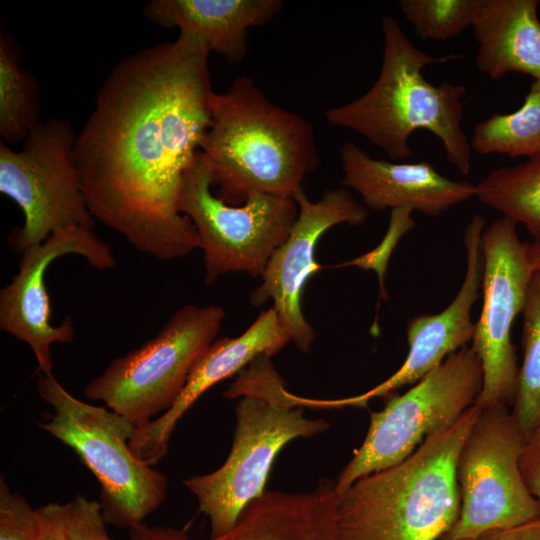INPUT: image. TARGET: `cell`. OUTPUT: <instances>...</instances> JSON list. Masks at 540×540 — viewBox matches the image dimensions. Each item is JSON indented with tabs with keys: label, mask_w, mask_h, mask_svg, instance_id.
<instances>
[{
	"label": "cell",
	"mask_w": 540,
	"mask_h": 540,
	"mask_svg": "<svg viewBox=\"0 0 540 540\" xmlns=\"http://www.w3.org/2000/svg\"><path fill=\"white\" fill-rule=\"evenodd\" d=\"M524 443L507 406L482 408L457 460L459 516L440 540H475L540 517L520 471Z\"/></svg>",
	"instance_id": "obj_11"
},
{
	"label": "cell",
	"mask_w": 540,
	"mask_h": 540,
	"mask_svg": "<svg viewBox=\"0 0 540 540\" xmlns=\"http://www.w3.org/2000/svg\"><path fill=\"white\" fill-rule=\"evenodd\" d=\"M289 342L291 336L273 307L262 311L241 335L216 339L195 363L175 404L135 428L129 441L134 455L150 466L158 463L167 454L178 421L208 389L239 373L258 356H273Z\"/></svg>",
	"instance_id": "obj_16"
},
{
	"label": "cell",
	"mask_w": 540,
	"mask_h": 540,
	"mask_svg": "<svg viewBox=\"0 0 540 540\" xmlns=\"http://www.w3.org/2000/svg\"><path fill=\"white\" fill-rule=\"evenodd\" d=\"M200 153L215 195L235 206L256 194L292 197L319 163L311 124L274 105L248 76L214 92Z\"/></svg>",
	"instance_id": "obj_2"
},
{
	"label": "cell",
	"mask_w": 540,
	"mask_h": 540,
	"mask_svg": "<svg viewBox=\"0 0 540 540\" xmlns=\"http://www.w3.org/2000/svg\"><path fill=\"white\" fill-rule=\"evenodd\" d=\"M210 52L199 37L179 34L121 59L76 134L93 218L163 261L200 248L178 200L211 120Z\"/></svg>",
	"instance_id": "obj_1"
},
{
	"label": "cell",
	"mask_w": 540,
	"mask_h": 540,
	"mask_svg": "<svg viewBox=\"0 0 540 540\" xmlns=\"http://www.w3.org/2000/svg\"><path fill=\"white\" fill-rule=\"evenodd\" d=\"M76 133L63 118L40 121L20 150L0 142V192L24 215L23 225L8 237L22 254L53 233L81 226L94 229L74 156Z\"/></svg>",
	"instance_id": "obj_9"
},
{
	"label": "cell",
	"mask_w": 540,
	"mask_h": 540,
	"mask_svg": "<svg viewBox=\"0 0 540 540\" xmlns=\"http://www.w3.org/2000/svg\"><path fill=\"white\" fill-rule=\"evenodd\" d=\"M63 512L69 540H113L106 531L100 502L77 494L63 504Z\"/></svg>",
	"instance_id": "obj_28"
},
{
	"label": "cell",
	"mask_w": 540,
	"mask_h": 540,
	"mask_svg": "<svg viewBox=\"0 0 540 540\" xmlns=\"http://www.w3.org/2000/svg\"><path fill=\"white\" fill-rule=\"evenodd\" d=\"M520 471L529 492L540 500V426L525 437Z\"/></svg>",
	"instance_id": "obj_29"
},
{
	"label": "cell",
	"mask_w": 540,
	"mask_h": 540,
	"mask_svg": "<svg viewBox=\"0 0 540 540\" xmlns=\"http://www.w3.org/2000/svg\"><path fill=\"white\" fill-rule=\"evenodd\" d=\"M414 210L410 207H401L391 210L387 232L374 250L346 261L337 267L357 266L363 270H374L378 275L380 298L387 299L384 277L388 260L402 236L415 228L416 223L412 217Z\"/></svg>",
	"instance_id": "obj_26"
},
{
	"label": "cell",
	"mask_w": 540,
	"mask_h": 540,
	"mask_svg": "<svg viewBox=\"0 0 540 540\" xmlns=\"http://www.w3.org/2000/svg\"><path fill=\"white\" fill-rule=\"evenodd\" d=\"M37 391L53 409L37 425L74 450L95 476L106 523L119 528L143 523L164 502L168 479L130 449L136 427L109 408L74 397L53 374L38 373Z\"/></svg>",
	"instance_id": "obj_6"
},
{
	"label": "cell",
	"mask_w": 540,
	"mask_h": 540,
	"mask_svg": "<svg viewBox=\"0 0 540 540\" xmlns=\"http://www.w3.org/2000/svg\"><path fill=\"white\" fill-rule=\"evenodd\" d=\"M69 254L85 258L98 270L112 269L116 263L110 246L94 229L73 226L53 233L43 243L24 251L17 273L0 290V328L29 345L41 374H53L51 346L70 343L75 336L70 317L57 326L51 323L45 283L49 266Z\"/></svg>",
	"instance_id": "obj_14"
},
{
	"label": "cell",
	"mask_w": 540,
	"mask_h": 540,
	"mask_svg": "<svg viewBox=\"0 0 540 540\" xmlns=\"http://www.w3.org/2000/svg\"><path fill=\"white\" fill-rule=\"evenodd\" d=\"M292 197L298 205L297 219L285 242L272 254L261 284L251 292L249 301L261 307L272 300L292 342L299 351L307 353L315 335L303 315L301 297L310 277L324 269L315 260L317 243L338 224H362L368 211L347 188L327 190L318 201L310 200L303 188Z\"/></svg>",
	"instance_id": "obj_13"
},
{
	"label": "cell",
	"mask_w": 540,
	"mask_h": 540,
	"mask_svg": "<svg viewBox=\"0 0 540 540\" xmlns=\"http://www.w3.org/2000/svg\"><path fill=\"white\" fill-rule=\"evenodd\" d=\"M38 87L21 65L20 51L9 34L0 36V135L7 145L24 142L40 122Z\"/></svg>",
	"instance_id": "obj_22"
},
{
	"label": "cell",
	"mask_w": 540,
	"mask_h": 540,
	"mask_svg": "<svg viewBox=\"0 0 540 540\" xmlns=\"http://www.w3.org/2000/svg\"><path fill=\"white\" fill-rule=\"evenodd\" d=\"M522 313L523 360L512 416L526 437L540 426V270L533 272Z\"/></svg>",
	"instance_id": "obj_24"
},
{
	"label": "cell",
	"mask_w": 540,
	"mask_h": 540,
	"mask_svg": "<svg viewBox=\"0 0 540 540\" xmlns=\"http://www.w3.org/2000/svg\"><path fill=\"white\" fill-rule=\"evenodd\" d=\"M475 540H540V517L487 532Z\"/></svg>",
	"instance_id": "obj_31"
},
{
	"label": "cell",
	"mask_w": 540,
	"mask_h": 540,
	"mask_svg": "<svg viewBox=\"0 0 540 540\" xmlns=\"http://www.w3.org/2000/svg\"><path fill=\"white\" fill-rule=\"evenodd\" d=\"M212 189L199 151L184 176L178 210L198 234L205 284L210 286L233 272L261 277L297 219L296 201L293 197L256 194L235 206L223 202Z\"/></svg>",
	"instance_id": "obj_10"
},
{
	"label": "cell",
	"mask_w": 540,
	"mask_h": 540,
	"mask_svg": "<svg viewBox=\"0 0 540 540\" xmlns=\"http://www.w3.org/2000/svg\"><path fill=\"white\" fill-rule=\"evenodd\" d=\"M483 369L475 351L465 346L402 395L370 415L361 446L336 481L338 495L355 481L397 465L430 435L451 427L482 390Z\"/></svg>",
	"instance_id": "obj_8"
},
{
	"label": "cell",
	"mask_w": 540,
	"mask_h": 540,
	"mask_svg": "<svg viewBox=\"0 0 540 540\" xmlns=\"http://www.w3.org/2000/svg\"><path fill=\"white\" fill-rule=\"evenodd\" d=\"M335 480L323 478L307 492L267 491L251 502L229 532L207 540H340ZM129 540H196L183 530L144 523Z\"/></svg>",
	"instance_id": "obj_17"
},
{
	"label": "cell",
	"mask_w": 540,
	"mask_h": 540,
	"mask_svg": "<svg viewBox=\"0 0 540 540\" xmlns=\"http://www.w3.org/2000/svg\"><path fill=\"white\" fill-rule=\"evenodd\" d=\"M528 260L533 272L540 270V242L528 243Z\"/></svg>",
	"instance_id": "obj_32"
},
{
	"label": "cell",
	"mask_w": 540,
	"mask_h": 540,
	"mask_svg": "<svg viewBox=\"0 0 540 540\" xmlns=\"http://www.w3.org/2000/svg\"><path fill=\"white\" fill-rule=\"evenodd\" d=\"M383 57L372 87L359 98L326 111L327 121L354 131L391 159L412 155L409 138L418 129L437 136L445 155L462 175L472 166V147L461 123L466 92L462 84L434 85L422 69L456 56L434 57L416 47L391 16L381 20Z\"/></svg>",
	"instance_id": "obj_3"
},
{
	"label": "cell",
	"mask_w": 540,
	"mask_h": 540,
	"mask_svg": "<svg viewBox=\"0 0 540 540\" xmlns=\"http://www.w3.org/2000/svg\"><path fill=\"white\" fill-rule=\"evenodd\" d=\"M283 7L282 0H152L144 14L163 28L199 37L228 62L240 63L247 54L248 29L269 23Z\"/></svg>",
	"instance_id": "obj_19"
},
{
	"label": "cell",
	"mask_w": 540,
	"mask_h": 540,
	"mask_svg": "<svg viewBox=\"0 0 540 540\" xmlns=\"http://www.w3.org/2000/svg\"><path fill=\"white\" fill-rule=\"evenodd\" d=\"M476 0H401L400 9L419 38L445 41L472 26Z\"/></svg>",
	"instance_id": "obj_25"
},
{
	"label": "cell",
	"mask_w": 540,
	"mask_h": 540,
	"mask_svg": "<svg viewBox=\"0 0 540 540\" xmlns=\"http://www.w3.org/2000/svg\"><path fill=\"white\" fill-rule=\"evenodd\" d=\"M223 307L187 304L156 336L121 357L84 388V395L142 427L168 411L181 395L195 363L216 340Z\"/></svg>",
	"instance_id": "obj_7"
},
{
	"label": "cell",
	"mask_w": 540,
	"mask_h": 540,
	"mask_svg": "<svg viewBox=\"0 0 540 540\" xmlns=\"http://www.w3.org/2000/svg\"><path fill=\"white\" fill-rule=\"evenodd\" d=\"M38 516L25 497L0 479V540H37Z\"/></svg>",
	"instance_id": "obj_27"
},
{
	"label": "cell",
	"mask_w": 540,
	"mask_h": 540,
	"mask_svg": "<svg viewBox=\"0 0 540 540\" xmlns=\"http://www.w3.org/2000/svg\"><path fill=\"white\" fill-rule=\"evenodd\" d=\"M280 378L266 354L238 373L224 392L227 399L240 398L227 459L210 473L183 480L209 518L210 537L232 530L244 509L265 493L273 462L288 442L329 428L326 420L306 418L302 407L281 401L276 391Z\"/></svg>",
	"instance_id": "obj_5"
},
{
	"label": "cell",
	"mask_w": 540,
	"mask_h": 540,
	"mask_svg": "<svg viewBox=\"0 0 540 540\" xmlns=\"http://www.w3.org/2000/svg\"><path fill=\"white\" fill-rule=\"evenodd\" d=\"M476 153L511 158L540 153V79H535L523 104L514 112L495 113L477 123L470 140Z\"/></svg>",
	"instance_id": "obj_23"
},
{
	"label": "cell",
	"mask_w": 540,
	"mask_h": 540,
	"mask_svg": "<svg viewBox=\"0 0 540 540\" xmlns=\"http://www.w3.org/2000/svg\"><path fill=\"white\" fill-rule=\"evenodd\" d=\"M484 228L485 219L479 214L474 215L465 228L466 273L452 302L440 313L418 315L408 321L406 335L409 351L400 368L362 394L343 399H316L317 409L366 407L375 398L391 396L397 389L417 383L450 354L467 346L475 329L471 311L482 288Z\"/></svg>",
	"instance_id": "obj_15"
},
{
	"label": "cell",
	"mask_w": 540,
	"mask_h": 540,
	"mask_svg": "<svg viewBox=\"0 0 540 540\" xmlns=\"http://www.w3.org/2000/svg\"><path fill=\"white\" fill-rule=\"evenodd\" d=\"M37 510V540H69L64 526L63 504L48 503Z\"/></svg>",
	"instance_id": "obj_30"
},
{
	"label": "cell",
	"mask_w": 540,
	"mask_h": 540,
	"mask_svg": "<svg viewBox=\"0 0 540 540\" xmlns=\"http://www.w3.org/2000/svg\"><path fill=\"white\" fill-rule=\"evenodd\" d=\"M481 410L473 404L407 459L358 479L341 493L340 540H440L459 516L457 460Z\"/></svg>",
	"instance_id": "obj_4"
},
{
	"label": "cell",
	"mask_w": 540,
	"mask_h": 540,
	"mask_svg": "<svg viewBox=\"0 0 540 540\" xmlns=\"http://www.w3.org/2000/svg\"><path fill=\"white\" fill-rule=\"evenodd\" d=\"M475 197L524 225L540 242V153L518 165L491 170L475 185Z\"/></svg>",
	"instance_id": "obj_21"
},
{
	"label": "cell",
	"mask_w": 540,
	"mask_h": 540,
	"mask_svg": "<svg viewBox=\"0 0 540 540\" xmlns=\"http://www.w3.org/2000/svg\"><path fill=\"white\" fill-rule=\"evenodd\" d=\"M538 0H476L472 28L476 65L493 80L508 73L540 79Z\"/></svg>",
	"instance_id": "obj_20"
},
{
	"label": "cell",
	"mask_w": 540,
	"mask_h": 540,
	"mask_svg": "<svg viewBox=\"0 0 540 540\" xmlns=\"http://www.w3.org/2000/svg\"><path fill=\"white\" fill-rule=\"evenodd\" d=\"M341 185L355 190L366 208L375 211L410 207L438 216L475 197V185L440 174L427 161L392 163L372 158L354 142L340 149Z\"/></svg>",
	"instance_id": "obj_18"
},
{
	"label": "cell",
	"mask_w": 540,
	"mask_h": 540,
	"mask_svg": "<svg viewBox=\"0 0 540 540\" xmlns=\"http://www.w3.org/2000/svg\"><path fill=\"white\" fill-rule=\"evenodd\" d=\"M516 226L503 216L482 233L483 302L471 340L483 369L476 400L481 408L513 404L516 395L519 367L511 330L523 311L533 275L528 243L519 239Z\"/></svg>",
	"instance_id": "obj_12"
}]
</instances>
